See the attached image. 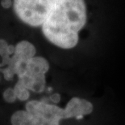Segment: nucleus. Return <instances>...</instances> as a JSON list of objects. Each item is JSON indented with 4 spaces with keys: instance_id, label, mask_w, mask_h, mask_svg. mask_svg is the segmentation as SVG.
<instances>
[{
    "instance_id": "nucleus-6",
    "label": "nucleus",
    "mask_w": 125,
    "mask_h": 125,
    "mask_svg": "<svg viewBox=\"0 0 125 125\" xmlns=\"http://www.w3.org/2000/svg\"><path fill=\"white\" fill-rule=\"evenodd\" d=\"M12 125H39V119L27 111H17L10 119Z\"/></svg>"
},
{
    "instance_id": "nucleus-14",
    "label": "nucleus",
    "mask_w": 125,
    "mask_h": 125,
    "mask_svg": "<svg viewBox=\"0 0 125 125\" xmlns=\"http://www.w3.org/2000/svg\"><path fill=\"white\" fill-rule=\"evenodd\" d=\"M3 68H4L3 65H2V63H0V71H1V72H2V69H3Z\"/></svg>"
},
{
    "instance_id": "nucleus-3",
    "label": "nucleus",
    "mask_w": 125,
    "mask_h": 125,
    "mask_svg": "<svg viewBox=\"0 0 125 125\" xmlns=\"http://www.w3.org/2000/svg\"><path fill=\"white\" fill-rule=\"evenodd\" d=\"M94 106L90 101L81 97H73L69 101L64 108L65 119H81L93 112Z\"/></svg>"
},
{
    "instance_id": "nucleus-2",
    "label": "nucleus",
    "mask_w": 125,
    "mask_h": 125,
    "mask_svg": "<svg viewBox=\"0 0 125 125\" xmlns=\"http://www.w3.org/2000/svg\"><path fill=\"white\" fill-rule=\"evenodd\" d=\"M53 2L54 0H14L13 7L23 23L38 27L43 25Z\"/></svg>"
},
{
    "instance_id": "nucleus-5",
    "label": "nucleus",
    "mask_w": 125,
    "mask_h": 125,
    "mask_svg": "<svg viewBox=\"0 0 125 125\" xmlns=\"http://www.w3.org/2000/svg\"><path fill=\"white\" fill-rule=\"evenodd\" d=\"M36 48L31 42L28 41H21L15 46L14 56L19 59L28 60L36 55Z\"/></svg>"
},
{
    "instance_id": "nucleus-1",
    "label": "nucleus",
    "mask_w": 125,
    "mask_h": 125,
    "mask_svg": "<svg viewBox=\"0 0 125 125\" xmlns=\"http://www.w3.org/2000/svg\"><path fill=\"white\" fill-rule=\"evenodd\" d=\"M86 23L84 0H54L42 25L44 37L55 46L72 49L78 43V32Z\"/></svg>"
},
{
    "instance_id": "nucleus-9",
    "label": "nucleus",
    "mask_w": 125,
    "mask_h": 125,
    "mask_svg": "<svg viewBox=\"0 0 125 125\" xmlns=\"http://www.w3.org/2000/svg\"><path fill=\"white\" fill-rule=\"evenodd\" d=\"M13 89H14L16 98L19 100L23 102V101H27L30 97V91L25 86H23L20 82L18 81Z\"/></svg>"
},
{
    "instance_id": "nucleus-7",
    "label": "nucleus",
    "mask_w": 125,
    "mask_h": 125,
    "mask_svg": "<svg viewBox=\"0 0 125 125\" xmlns=\"http://www.w3.org/2000/svg\"><path fill=\"white\" fill-rule=\"evenodd\" d=\"M15 53V46L8 45L3 39H0V56L2 58V64L6 68L10 63L11 56Z\"/></svg>"
},
{
    "instance_id": "nucleus-13",
    "label": "nucleus",
    "mask_w": 125,
    "mask_h": 125,
    "mask_svg": "<svg viewBox=\"0 0 125 125\" xmlns=\"http://www.w3.org/2000/svg\"><path fill=\"white\" fill-rule=\"evenodd\" d=\"M1 4L4 8H9V7L11 6L12 2H11V0H2Z\"/></svg>"
},
{
    "instance_id": "nucleus-11",
    "label": "nucleus",
    "mask_w": 125,
    "mask_h": 125,
    "mask_svg": "<svg viewBox=\"0 0 125 125\" xmlns=\"http://www.w3.org/2000/svg\"><path fill=\"white\" fill-rule=\"evenodd\" d=\"M39 125H60V123L59 122H57V121H53V120L39 119Z\"/></svg>"
},
{
    "instance_id": "nucleus-8",
    "label": "nucleus",
    "mask_w": 125,
    "mask_h": 125,
    "mask_svg": "<svg viewBox=\"0 0 125 125\" xmlns=\"http://www.w3.org/2000/svg\"><path fill=\"white\" fill-rule=\"evenodd\" d=\"M45 83V76L32 77V81L29 90L35 93H42L44 90Z\"/></svg>"
},
{
    "instance_id": "nucleus-4",
    "label": "nucleus",
    "mask_w": 125,
    "mask_h": 125,
    "mask_svg": "<svg viewBox=\"0 0 125 125\" xmlns=\"http://www.w3.org/2000/svg\"><path fill=\"white\" fill-rule=\"evenodd\" d=\"M49 69V63L46 58L43 57L34 56L27 61L26 73L32 77L45 76Z\"/></svg>"
},
{
    "instance_id": "nucleus-12",
    "label": "nucleus",
    "mask_w": 125,
    "mask_h": 125,
    "mask_svg": "<svg viewBox=\"0 0 125 125\" xmlns=\"http://www.w3.org/2000/svg\"><path fill=\"white\" fill-rule=\"evenodd\" d=\"M50 101H52L53 102V104H57V103L60 102L61 101V95L57 93H55V94H52L51 96H50Z\"/></svg>"
},
{
    "instance_id": "nucleus-10",
    "label": "nucleus",
    "mask_w": 125,
    "mask_h": 125,
    "mask_svg": "<svg viewBox=\"0 0 125 125\" xmlns=\"http://www.w3.org/2000/svg\"><path fill=\"white\" fill-rule=\"evenodd\" d=\"M2 97H3V99L5 102H7L8 103H13L17 100L16 96H15V91H14V89H13V88H10V87L7 88V89L3 92Z\"/></svg>"
}]
</instances>
